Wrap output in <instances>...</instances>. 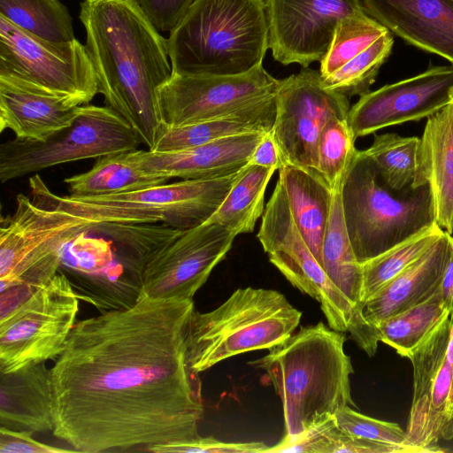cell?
Listing matches in <instances>:
<instances>
[{
	"label": "cell",
	"instance_id": "34",
	"mask_svg": "<svg viewBox=\"0 0 453 453\" xmlns=\"http://www.w3.org/2000/svg\"><path fill=\"white\" fill-rule=\"evenodd\" d=\"M392 35L388 30L345 65L322 78L324 85L348 97L368 93L380 68L391 53Z\"/></svg>",
	"mask_w": 453,
	"mask_h": 453
},
{
	"label": "cell",
	"instance_id": "44",
	"mask_svg": "<svg viewBox=\"0 0 453 453\" xmlns=\"http://www.w3.org/2000/svg\"><path fill=\"white\" fill-rule=\"evenodd\" d=\"M442 304L453 319V241L449 258L439 287Z\"/></svg>",
	"mask_w": 453,
	"mask_h": 453
},
{
	"label": "cell",
	"instance_id": "36",
	"mask_svg": "<svg viewBox=\"0 0 453 453\" xmlns=\"http://www.w3.org/2000/svg\"><path fill=\"white\" fill-rule=\"evenodd\" d=\"M356 137L347 119L333 117L320 133L317 150V172L334 190L342 183L357 149Z\"/></svg>",
	"mask_w": 453,
	"mask_h": 453
},
{
	"label": "cell",
	"instance_id": "19",
	"mask_svg": "<svg viewBox=\"0 0 453 453\" xmlns=\"http://www.w3.org/2000/svg\"><path fill=\"white\" fill-rule=\"evenodd\" d=\"M264 132L222 137L204 144L170 152L133 150L137 165L145 172L169 179L206 180L226 176L250 162Z\"/></svg>",
	"mask_w": 453,
	"mask_h": 453
},
{
	"label": "cell",
	"instance_id": "33",
	"mask_svg": "<svg viewBox=\"0 0 453 453\" xmlns=\"http://www.w3.org/2000/svg\"><path fill=\"white\" fill-rule=\"evenodd\" d=\"M445 231L437 224L361 264L365 303L427 251Z\"/></svg>",
	"mask_w": 453,
	"mask_h": 453
},
{
	"label": "cell",
	"instance_id": "43",
	"mask_svg": "<svg viewBox=\"0 0 453 453\" xmlns=\"http://www.w3.org/2000/svg\"><path fill=\"white\" fill-rule=\"evenodd\" d=\"M249 164L279 170L282 165L280 151L273 130L265 134L254 150Z\"/></svg>",
	"mask_w": 453,
	"mask_h": 453
},
{
	"label": "cell",
	"instance_id": "35",
	"mask_svg": "<svg viewBox=\"0 0 453 453\" xmlns=\"http://www.w3.org/2000/svg\"><path fill=\"white\" fill-rule=\"evenodd\" d=\"M388 29L365 12L339 21L331 45L320 60L322 78L331 74L370 46Z\"/></svg>",
	"mask_w": 453,
	"mask_h": 453
},
{
	"label": "cell",
	"instance_id": "5",
	"mask_svg": "<svg viewBox=\"0 0 453 453\" xmlns=\"http://www.w3.org/2000/svg\"><path fill=\"white\" fill-rule=\"evenodd\" d=\"M100 223L16 196V211L0 227V317L48 284L61 266L64 247Z\"/></svg>",
	"mask_w": 453,
	"mask_h": 453
},
{
	"label": "cell",
	"instance_id": "13",
	"mask_svg": "<svg viewBox=\"0 0 453 453\" xmlns=\"http://www.w3.org/2000/svg\"><path fill=\"white\" fill-rule=\"evenodd\" d=\"M236 236L225 226L209 221L183 230L142 262L137 273L140 294L193 299Z\"/></svg>",
	"mask_w": 453,
	"mask_h": 453
},
{
	"label": "cell",
	"instance_id": "45",
	"mask_svg": "<svg viewBox=\"0 0 453 453\" xmlns=\"http://www.w3.org/2000/svg\"><path fill=\"white\" fill-rule=\"evenodd\" d=\"M451 102L453 103V90L451 92Z\"/></svg>",
	"mask_w": 453,
	"mask_h": 453
},
{
	"label": "cell",
	"instance_id": "24",
	"mask_svg": "<svg viewBox=\"0 0 453 453\" xmlns=\"http://www.w3.org/2000/svg\"><path fill=\"white\" fill-rule=\"evenodd\" d=\"M421 139V171L434 200L436 224L453 233V103L427 118Z\"/></svg>",
	"mask_w": 453,
	"mask_h": 453
},
{
	"label": "cell",
	"instance_id": "10",
	"mask_svg": "<svg viewBox=\"0 0 453 453\" xmlns=\"http://www.w3.org/2000/svg\"><path fill=\"white\" fill-rule=\"evenodd\" d=\"M141 140L112 108L81 105L71 126L46 141L14 138L0 145L2 183L69 162L137 150Z\"/></svg>",
	"mask_w": 453,
	"mask_h": 453
},
{
	"label": "cell",
	"instance_id": "39",
	"mask_svg": "<svg viewBox=\"0 0 453 453\" xmlns=\"http://www.w3.org/2000/svg\"><path fill=\"white\" fill-rule=\"evenodd\" d=\"M334 416L338 426L353 436L388 444H404L405 431L395 423L363 415L350 406L341 409Z\"/></svg>",
	"mask_w": 453,
	"mask_h": 453
},
{
	"label": "cell",
	"instance_id": "7",
	"mask_svg": "<svg viewBox=\"0 0 453 453\" xmlns=\"http://www.w3.org/2000/svg\"><path fill=\"white\" fill-rule=\"evenodd\" d=\"M301 317L276 290L238 288L216 309L194 311L187 334L188 365L199 373L234 356L271 349L293 334Z\"/></svg>",
	"mask_w": 453,
	"mask_h": 453
},
{
	"label": "cell",
	"instance_id": "9",
	"mask_svg": "<svg viewBox=\"0 0 453 453\" xmlns=\"http://www.w3.org/2000/svg\"><path fill=\"white\" fill-rule=\"evenodd\" d=\"M242 169L219 178L183 180L103 196H60L47 190L45 201L50 206L94 219L100 225L161 222L186 230L209 220Z\"/></svg>",
	"mask_w": 453,
	"mask_h": 453
},
{
	"label": "cell",
	"instance_id": "11",
	"mask_svg": "<svg viewBox=\"0 0 453 453\" xmlns=\"http://www.w3.org/2000/svg\"><path fill=\"white\" fill-rule=\"evenodd\" d=\"M78 311L79 297L72 282L58 271L48 284L0 317V372L58 358L65 349Z\"/></svg>",
	"mask_w": 453,
	"mask_h": 453
},
{
	"label": "cell",
	"instance_id": "17",
	"mask_svg": "<svg viewBox=\"0 0 453 453\" xmlns=\"http://www.w3.org/2000/svg\"><path fill=\"white\" fill-rule=\"evenodd\" d=\"M265 11L273 58L303 68L320 62L340 20L365 12L361 0H265Z\"/></svg>",
	"mask_w": 453,
	"mask_h": 453
},
{
	"label": "cell",
	"instance_id": "20",
	"mask_svg": "<svg viewBox=\"0 0 453 453\" xmlns=\"http://www.w3.org/2000/svg\"><path fill=\"white\" fill-rule=\"evenodd\" d=\"M81 105L73 97L0 75V132L10 129L16 138L46 141L72 125Z\"/></svg>",
	"mask_w": 453,
	"mask_h": 453
},
{
	"label": "cell",
	"instance_id": "29",
	"mask_svg": "<svg viewBox=\"0 0 453 453\" xmlns=\"http://www.w3.org/2000/svg\"><path fill=\"white\" fill-rule=\"evenodd\" d=\"M276 170L248 164L209 222L225 226L236 235L252 233L265 211V193Z\"/></svg>",
	"mask_w": 453,
	"mask_h": 453
},
{
	"label": "cell",
	"instance_id": "16",
	"mask_svg": "<svg viewBox=\"0 0 453 453\" xmlns=\"http://www.w3.org/2000/svg\"><path fill=\"white\" fill-rule=\"evenodd\" d=\"M279 80L263 65L237 75L174 74L158 91L163 127L232 114L276 94Z\"/></svg>",
	"mask_w": 453,
	"mask_h": 453
},
{
	"label": "cell",
	"instance_id": "26",
	"mask_svg": "<svg viewBox=\"0 0 453 453\" xmlns=\"http://www.w3.org/2000/svg\"><path fill=\"white\" fill-rule=\"evenodd\" d=\"M276 112L274 94L229 115L179 127H163L150 150L178 151L230 135L250 132L267 133L273 128Z\"/></svg>",
	"mask_w": 453,
	"mask_h": 453
},
{
	"label": "cell",
	"instance_id": "32",
	"mask_svg": "<svg viewBox=\"0 0 453 453\" xmlns=\"http://www.w3.org/2000/svg\"><path fill=\"white\" fill-rule=\"evenodd\" d=\"M0 15L24 31L50 42L75 39L73 19L59 0H0Z\"/></svg>",
	"mask_w": 453,
	"mask_h": 453
},
{
	"label": "cell",
	"instance_id": "28",
	"mask_svg": "<svg viewBox=\"0 0 453 453\" xmlns=\"http://www.w3.org/2000/svg\"><path fill=\"white\" fill-rule=\"evenodd\" d=\"M342 184L333 191L329 219L322 243V267L332 283L357 308L362 301V265L351 246L343 217Z\"/></svg>",
	"mask_w": 453,
	"mask_h": 453
},
{
	"label": "cell",
	"instance_id": "41",
	"mask_svg": "<svg viewBox=\"0 0 453 453\" xmlns=\"http://www.w3.org/2000/svg\"><path fill=\"white\" fill-rule=\"evenodd\" d=\"M139 7L158 32H172L196 0H136Z\"/></svg>",
	"mask_w": 453,
	"mask_h": 453
},
{
	"label": "cell",
	"instance_id": "4",
	"mask_svg": "<svg viewBox=\"0 0 453 453\" xmlns=\"http://www.w3.org/2000/svg\"><path fill=\"white\" fill-rule=\"evenodd\" d=\"M167 43L174 74L248 73L268 50L265 0H196Z\"/></svg>",
	"mask_w": 453,
	"mask_h": 453
},
{
	"label": "cell",
	"instance_id": "21",
	"mask_svg": "<svg viewBox=\"0 0 453 453\" xmlns=\"http://www.w3.org/2000/svg\"><path fill=\"white\" fill-rule=\"evenodd\" d=\"M391 34L453 65V0H361Z\"/></svg>",
	"mask_w": 453,
	"mask_h": 453
},
{
	"label": "cell",
	"instance_id": "3",
	"mask_svg": "<svg viewBox=\"0 0 453 453\" xmlns=\"http://www.w3.org/2000/svg\"><path fill=\"white\" fill-rule=\"evenodd\" d=\"M344 342L342 332L319 322L250 363L265 371L281 400L286 437H297L345 406H356L349 381L354 369Z\"/></svg>",
	"mask_w": 453,
	"mask_h": 453
},
{
	"label": "cell",
	"instance_id": "2",
	"mask_svg": "<svg viewBox=\"0 0 453 453\" xmlns=\"http://www.w3.org/2000/svg\"><path fill=\"white\" fill-rule=\"evenodd\" d=\"M80 20L98 93L152 150L163 128L158 91L173 73L167 39L136 0H83Z\"/></svg>",
	"mask_w": 453,
	"mask_h": 453
},
{
	"label": "cell",
	"instance_id": "18",
	"mask_svg": "<svg viewBox=\"0 0 453 453\" xmlns=\"http://www.w3.org/2000/svg\"><path fill=\"white\" fill-rule=\"evenodd\" d=\"M453 65L426 71L369 91L349 109L348 123L356 137L408 121L428 118L451 103Z\"/></svg>",
	"mask_w": 453,
	"mask_h": 453
},
{
	"label": "cell",
	"instance_id": "30",
	"mask_svg": "<svg viewBox=\"0 0 453 453\" xmlns=\"http://www.w3.org/2000/svg\"><path fill=\"white\" fill-rule=\"evenodd\" d=\"M421 139L396 134L375 135L372 145L365 150L377 167L385 183L400 191L426 185L421 171Z\"/></svg>",
	"mask_w": 453,
	"mask_h": 453
},
{
	"label": "cell",
	"instance_id": "22",
	"mask_svg": "<svg viewBox=\"0 0 453 453\" xmlns=\"http://www.w3.org/2000/svg\"><path fill=\"white\" fill-rule=\"evenodd\" d=\"M453 236L444 232L419 258L365 303L363 314L372 326L418 304L440 287Z\"/></svg>",
	"mask_w": 453,
	"mask_h": 453
},
{
	"label": "cell",
	"instance_id": "15",
	"mask_svg": "<svg viewBox=\"0 0 453 453\" xmlns=\"http://www.w3.org/2000/svg\"><path fill=\"white\" fill-rule=\"evenodd\" d=\"M446 319L409 356L413 367V398L404 444L443 451L441 439H453V340Z\"/></svg>",
	"mask_w": 453,
	"mask_h": 453
},
{
	"label": "cell",
	"instance_id": "40",
	"mask_svg": "<svg viewBox=\"0 0 453 453\" xmlns=\"http://www.w3.org/2000/svg\"><path fill=\"white\" fill-rule=\"evenodd\" d=\"M269 448L261 441L225 442L213 437H202L188 441L162 443L150 446L145 451L153 453H258Z\"/></svg>",
	"mask_w": 453,
	"mask_h": 453
},
{
	"label": "cell",
	"instance_id": "38",
	"mask_svg": "<svg viewBox=\"0 0 453 453\" xmlns=\"http://www.w3.org/2000/svg\"><path fill=\"white\" fill-rule=\"evenodd\" d=\"M114 253L109 242L81 234L63 249L61 265L87 276L111 273Z\"/></svg>",
	"mask_w": 453,
	"mask_h": 453
},
{
	"label": "cell",
	"instance_id": "42",
	"mask_svg": "<svg viewBox=\"0 0 453 453\" xmlns=\"http://www.w3.org/2000/svg\"><path fill=\"white\" fill-rule=\"evenodd\" d=\"M27 431H17L0 427L1 453H70L74 449H64L42 443L33 438Z\"/></svg>",
	"mask_w": 453,
	"mask_h": 453
},
{
	"label": "cell",
	"instance_id": "6",
	"mask_svg": "<svg viewBox=\"0 0 453 453\" xmlns=\"http://www.w3.org/2000/svg\"><path fill=\"white\" fill-rule=\"evenodd\" d=\"M347 233L363 264L436 224L428 184L390 188L364 150H357L342 185Z\"/></svg>",
	"mask_w": 453,
	"mask_h": 453
},
{
	"label": "cell",
	"instance_id": "25",
	"mask_svg": "<svg viewBox=\"0 0 453 453\" xmlns=\"http://www.w3.org/2000/svg\"><path fill=\"white\" fill-rule=\"evenodd\" d=\"M278 171V180L284 188L296 224L322 265V243L334 190L314 169L284 163Z\"/></svg>",
	"mask_w": 453,
	"mask_h": 453
},
{
	"label": "cell",
	"instance_id": "23",
	"mask_svg": "<svg viewBox=\"0 0 453 453\" xmlns=\"http://www.w3.org/2000/svg\"><path fill=\"white\" fill-rule=\"evenodd\" d=\"M0 425L32 434L51 432V369L45 362L0 372Z\"/></svg>",
	"mask_w": 453,
	"mask_h": 453
},
{
	"label": "cell",
	"instance_id": "14",
	"mask_svg": "<svg viewBox=\"0 0 453 453\" xmlns=\"http://www.w3.org/2000/svg\"><path fill=\"white\" fill-rule=\"evenodd\" d=\"M276 101L273 133L282 164L316 170L322 128L333 117L348 119V96L326 88L319 71L304 67L279 80Z\"/></svg>",
	"mask_w": 453,
	"mask_h": 453
},
{
	"label": "cell",
	"instance_id": "37",
	"mask_svg": "<svg viewBox=\"0 0 453 453\" xmlns=\"http://www.w3.org/2000/svg\"><path fill=\"white\" fill-rule=\"evenodd\" d=\"M94 231L103 233L123 250L127 262L134 272L142 262L166 242L179 235L183 230L164 223L102 224Z\"/></svg>",
	"mask_w": 453,
	"mask_h": 453
},
{
	"label": "cell",
	"instance_id": "12",
	"mask_svg": "<svg viewBox=\"0 0 453 453\" xmlns=\"http://www.w3.org/2000/svg\"><path fill=\"white\" fill-rule=\"evenodd\" d=\"M0 75L88 104L98 93L93 64L76 38L42 39L0 15Z\"/></svg>",
	"mask_w": 453,
	"mask_h": 453
},
{
	"label": "cell",
	"instance_id": "31",
	"mask_svg": "<svg viewBox=\"0 0 453 453\" xmlns=\"http://www.w3.org/2000/svg\"><path fill=\"white\" fill-rule=\"evenodd\" d=\"M439 288L427 299L381 321L378 326L380 342L397 354L409 357L446 319Z\"/></svg>",
	"mask_w": 453,
	"mask_h": 453
},
{
	"label": "cell",
	"instance_id": "27",
	"mask_svg": "<svg viewBox=\"0 0 453 453\" xmlns=\"http://www.w3.org/2000/svg\"><path fill=\"white\" fill-rule=\"evenodd\" d=\"M170 179L143 171L132 151L97 158L88 171L64 180L71 196L94 197L141 190L167 183Z\"/></svg>",
	"mask_w": 453,
	"mask_h": 453
},
{
	"label": "cell",
	"instance_id": "1",
	"mask_svg": "<svg viewBox=\"0 0 453 453\" xmlns=\"http://www.w3.org/2000/svg\"><path fill=\"white\" fill-rule=\"evenodd\" d=\"M193 299L139 294L76 323L51 369L52 434L77 452L198 438L201 381L187 359Z\"/></svg>",
	"mask_w": 453,
	"mask_h": 453
},
{
	"label": "cell",
	"instance_id": "8",
	"mask_svg": "<svg viewBox=\"0 0 453 453\" xmlns=\"http://www.w3.org/2000/svg\"><path fill=\"white\" fill-rule=\"evenodd\" d=\"M257 238L270 262L300 290L317 300L328 326L350 333L369 357L380 342L378 328L364 317L329 280L300 233L290 211L284 188L278 180L262 215Z\"/></svg>",
	"mask_w": 453,
	"mask_h": 453
}]
</instances>
